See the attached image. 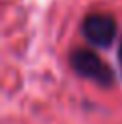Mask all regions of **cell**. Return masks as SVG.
<instances>
[{"label": "cell", "instance_id": "6da1fadb", "mask_svg": "<svg viewBox=\"0 0 122 124\" xmlns=\"http://www.w3.org/2000/svg\"><path fill=\"white\" fill-rule=\"evenodd\" d=\"M69 65L79 77L90 79L92 84L100 87H112L114 85V71L112 67L106 63L98 53L90 49H73L69 53Z\"/></svg>", "mask_w": 122, "mask_h": 124}, {"label": "cell", "instance_id": "7a4b0ae2", "mask_svg": "<svg viewBox=\"0 0 122 124\" xmlns=\"http://www.w3.org/2000/svg\"><path fill=\"white\" fill-rule=\"evenodd\" d=\"M116 18L112 14H104V12H94L88 14L81 23V35L90 45L98 49H108L116 39Z\"/></svg>", "mask_w": 122, "mask_h": 124}, {"label": "cell", "instance_id": "3957f363", "mask_svg": "<svg viewBox=\"0 0 122 124\" xmlns=\"http://www.w3.org/2000/svg\"><path fill=\"white\" fill-rule=\"evenodd\" d=\"M118 65H120V71H122V41L118 45Z\"/></svg>", "mask_w": 122, "mask_h": 124}]
</instances>
